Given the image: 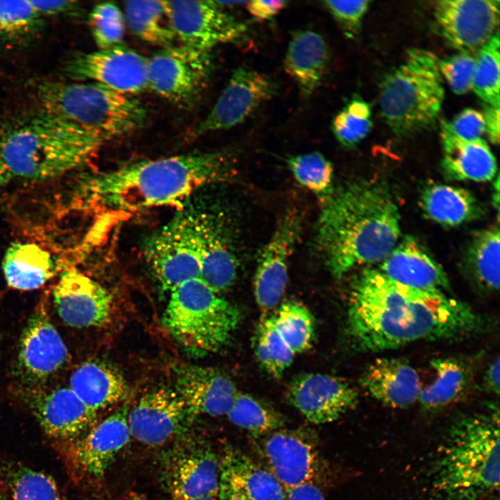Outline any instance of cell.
I'll return each mask as SVG.
<instances>
[{
	"instance_id": "obj_41",
	"label": "cell",
	"mask_w": 500,
	"mask_h": 500,
	"mask_svg": "<svg viewBox=\"0 0 500 500\" xmlns=\"http://www.w3.org/2000/svg\"><path fill=\"white\" fill-rule=\"evenodd\" d=\"M274 316L278 333L294 355L310 349L315 336V323L304 305L294 301H285Z\"/></svg>"
},
{
	"instance_id": "obj_42",
	"label": "cell",
	"mask_w": 500,
	"mask_h": 500,
	"mask_svg": "<svg viewBox=\"0 0 500 500\" xmlns=\"http://www.w3.org/2000/svg\"><path fill=\"white\" fill-rule=\"evenodd\" d=\"M286 162L295 180L323 201L333 192V167L322 153L315 151L292 156Z\"/></svg>"
},
{
	"instance_id": "obj_16",
	"label": "cell",
	"mask_w": 500,
	"mask_h": 500,
	"mask_svg": "<svg viewBox=\"0 0 500 500\" xmlns=\"http://www.w3.org/2000/svg\"><path fill=\"white\" fill-rule=\"evenodd\" d=\"M267 468L285 489L313 483L324 470L315 440L303 430L280 428L265 435L261 446Z\"/></svg>"
},
{
	"instance_id": "obj_51",
	"label": "cell",
	"mask_w": 500,
	"mask_h": 500,
	"mask_svg": "<svg viewBox=\"0 0 500 500\" xmlns=\"http://www.w3.org/2000/svg\"><path fill=\"white\" fill-rule=\"evenodd\" d=\"M287 500H325L319 487L313 483L285 489Z\"/></svg>"
},
{
	"instance_id": "obj_39",
	"label": "cell",
	"mask_w": 500,
	"mask_h": 500,
	"mask_svg": "<svg viewBox=\"0 0 500 500\" xmlns=\"http://www.w3.org/2000/svg\"><path fill=\"white\" fill-rule=\"evenodd\" d=\"M226 416L233 424L257 437L281 428L285 422L283 415L273 407L239 392Z\"/></svg>"
},
{
	"instance_id": "obj_30",
	"label": "cell",
	"mask_w": 500,
	"mask_h": 500,
	"mask_svg": "<svg viewBox=\"0 0 500 500\" xmlns=\"http://www.w3.org/2000/svg\"><path fill=\"white\" fill-rule=\"evenodd\" d=\"M88 407L98 412L122 401L126 380L115 368L101 361H88L72 374L69 387Z\"/></svg>"
},
{
	"instance_id": "obj_14",
	"label": "cell",
	"mask_w": 500,
	"mask_h": 500,
	"mask_svg": "<svg viewBox=\"0 0 500 500\" xmlns=\"http://www.w3.org/2000/svg\"><path fill=\"white\" fill-rule=\"evenodd\" d=\"M148 58L119 45L81 53L68 63L67 73L79 81H90L128 95L148 89Z\"/></svg>"
},
{
	"instance_id": "obj_19",
	"label": "cell",
	"mask_w": 500,
	"mask_h": 500,
	"mask_svg": "<svg viewBox=\"0 0 500 500\" xmlns=\"http://www.w3.org/2000/svg\"><path fill=\"white\" fill-rule=\"evenodd\" d=\"M435 17L446 41L460 52L472 54L494 35L499 24V1H438Z\"/></svg>"
},
{
	"instance_id": "obj_40",
	"label": "cell",
	"mask_w": 500,
	"mask_h": 500,
	"mask_svg": "<svg viewBox=\"0 0 500 500\" xmlns=\"http://www.w3.org/2000/svg\"><path fill=\"white\" fill-rule=\"evenodd\" d=\"M253 349L261 367L274 378L282 376L295 356L278 333L274 314L267 315L258 324Z\"/></svg>"
},
{
	"instance_id": "obj_54",
	"label": "cell",
	"mask_w": 500,
	"mask_h": 500,
	"mask_svg": "<svg viewBox=\"0 0 500 500\" xmlns=\"http://www.w3.org/2000/svg\"><path fill=\"white\" fill-rule=\"evenodd\" d=\"M13 178L0 153V187L8 183Z\"/></svg>"
},
{
	"instance_id": "obj_53",
	"label": "cell",
	"mask_w": 500,
	"mask_h": 500,
	"mask_svg": "<svg viewBox=\"0 0 500 500\" xmlns=\"http://www.w3.org/2000/svg\"><path fill=\"white\" fill-rule=\"evenodd\" d=\"M499 362L497 356L489 362L483 372L481 383L486 392L496 395L499 394Z\"/></svg>"
},
{
	"instance_id": "obj_1",
	"label": "cell",
	"mask_w": 500,
	"mask_h": 500,
	"mask_svg": "<svg viewBox=\"0 0 500 500\" xmlns=\"http://www.w3.org/2000/svg\"><path fill=\"white\" fill-rule=\"evenodd\" d=\"M485 319L441 290L412 288L367 268L353 281L347 331L360 351L379 352L418 341L462 339L481 333Z\"/></svg>"
},
{
	"instance_id": "obj_46",
	"label": "cell",
	"mask_w": 500,
	"mask_h": 500,
	"mask_svg": "<svg viewBox=\"0 0 500 500\" xmlns=\"http://www.w3.org/2000/svg\"><path fill=\"white\" fill-rule=\"evenodd\" d=\"M439 69L451 90L456 94H464L472 89L475 58L460 52L439 60Z\"/></svg>"
},
{
	"instance_id": "obj_34",
	"label": "cell",
	"mask_w": 500,
	"mask_h": 500,
	"mask_svg": "<svg viewBox=\"0 0 500 500\" xmlns=\"http://www.w3.org/2000/svg\"><path fill=\"white\" fill-rule=\"evenodd\" d=\"M434 380L421 389L418 401L429 410L444 408L458 399L466 391L472 372L468 365L456 358H440L431 362Z\"/></svg>"
},
{
	"instance_id": "obj_23",
	"label": "cell",
	"mask_w": 500,
	"mask_h": 500,
	"mask_svg": "<svg viewBox=\"0 0 500 500\" xmlns=\"http://www.w3.org/2000/svg\"><path fill=\"white\" fill-rule=\"evenodd\" d=\"M26 400L44 433L54 443L77 438L97 423V412L69 388L38 391Z\"/></svg>"
},
{
	"instance_id": "obj_29",
	"label": "cell",
	"mask_w": 500,
	"mask_h": 500,
	"mask_svg": "<svg viewBox=\"0 0 500 500\" xmlns=\"http://www.w3.org/2000/svg\"><path fill=\"white\" fill-rule=\"evenodd\" d=\"M442 167L447 176L458 181L492 180L497 165L490 147L481 139L464 140L442 128Z\"/></svg>"
},
{
	"instance_id": "obj_5",
	"label": "cell",
	"mask_w": 500,
	"mask_h": 500,
	"mask_svg": "<svg viewBox=\"0 0 500 500\" xmlns=\"http://www.w3.org/2000/svg\"><path fill=\"white\" fill-rule=\"evenodd\" d=\"M105 142L97 135L42 112L0 136V153L12 175L51 179L87 163Z\"/></svg>"
},
{
	"instance_id": "obj_50",
	"label": "cell",
	"mask_w": 500,
	"mask_h": 500,
	"mask_svg": "<svg viewBox=\"0 0 500 500\" xmlns=\"http://www.w3.org/2000/svg\"><path fill=\"white\" fill-rule=\"evenodd\" d=\"M287 3L288 1L281 0H253L247 1L246 6L249 12L253 17L260 20H267L278 14L287 6Z\"/></svg>"
},
{
	"instance_id": "obj_36",
	"label": "cell",
	"mask_w": 500,
	"mask_h": 500,
	"mask_svg": "<svg viewBox=\"0 0 500 500\" xmlns=\"http://www.w3.org/2000/svg\"><path fill=\"white\" fill-rule=\"evenodd\" d=\"M467 271L475 287L485 294L499 288V231L492 228L478 232L467 251Z\"/></svg>"
},
{
	"instance_id": "obj_55",
	"label": "cell",
	"mask_w": 500,
	"mask_h": 500,
	"mask_svg": "<svg viewBox=\"0 0 500 500\" xmlns=\"http://www.w3.org/2000/svg\"><path fill=\"white\" fill-rule=\"evenodd\" d=\"M190 500H217V497L207 496V497H199V498H196V499H192Z\"/></svg>"
},
{
	"instance_id": "obj_20",
	"label": "cell",
	"mask_w": 500,
	"mask_h": 500,
	"mask_svg": "<svg viewBox=\"0 0 500 500\" xmlns=\"http://www.w3.org/2000/svg\"><path fill=\"white\" fill-rule=\"evenodd\" d=\"M53 299L60 317L72 327L102 326L113 315L114 300L110 292L76 268L61 272Z\"/></svg>"
},
{
	"instance_id": "obj_11",
	"label": "cell",
	"mask_w": 500,
	"mask_h": 500,
	"mask_svg": "<svg viewBox=\"0 0 500 500\" xmlns=\"http://www.w3.org/2000/svg\"><path fill=\"white\" fill-rule=\"evenodd\" d=\"M210 51L183 44L158 51L147 62L148 89L178 108L199 101L212 71Z\"/></svg>"
},
{
	"instance_id": "obj_26",
	"label": "cell",
	"mask_w": 500,
	"mask_h": 500,
	"mask_svg": "<svg viewBox=\"0 0 500 500\" xmlns=\"http://www.w3.org/2000/svg\"><path fill=\"white\" fill-rule=\"evenodd\" d=\"M360 384L372 397L396 408H405L416 402L422 389L417 370L397 358H381L363 372Z\"/></svg>"
},
{
	"instance_id": "obj_56",
	"label": "cell",
	"mask_w": 500,
	"mask_h": 500,
	"mask_svg": "<svg viewBox=\"0 0 500 500\" xmlns=\"http://www.w3.org/2000/svg\"><path fill=\"white\" fill-rule=\"evenodd\" d=\"M0 500H10V499L8 497V496L5 493L4 494L1 493V494H0Z\"/></svg>"
},
{
	"instance_id": "obj_44",
	"label": "cell",
	"mask_w": 500,
	"mask_h": 500,
	"mask_svg": "<svg viewBox=\"0 0 500 500\" xmlns=\"http://www.w3.org/2000/svg\"><path fill=\"white\" fill-rule=\"evenodd\" d=\"M372 125L370 106L359 97H354L335 117L333 134L346 148L358 144L369 133Z\"/></svg>"
},
{
	"instance_id": "obj_47",
	"label": "cell",
	"mask_w": 500,
	"mask_h": 500,
	"mask_svg": "<svg viewBox=\"0 0 500 500\" xmlns=\"http://www.w3.org/2000/svg\"><path fill=\"white\" fill-rule=\"evenodd\" d=\"M369 1H325L324 6L338 22L344 33L354 38L360 31Z\"/></svg>"
},
{
	"instance_id": "obj_7",
	"label": "cell",
	"mask_w": 500,
	"mask_h": 500,
	"mask_svg": "<svg viewBox=\"0 0 500 500\" xmlns=\"http://www.w3.org/2000/svg\"><path fill=\"white\" fill-rule=\"evenodd\" d=\"M439 60L432 52L411 49L383 78L379 105L385 122L397 135L426 129L438 119L444 97Z\"/></svg>"
},
{
	"instance_id": "obj_12",
	"label": "cell",
	"mask_w": 500,
	"mask_h": 500,
	"mask_svg": "<svg viewBox=\"0 0 500 500\" xmlns=\"http://www.w3.org/2000/svg\"><path fill=\"white\" fill-rule=\"evenodd\" d=\"M162 460V478L172 500L217 498L219 457L206 440L182 435Z\"/></svg>"
},
{
	"instance_id": "obj_3",
	"label": "cell",
	"mask_w": 500,
	"mask_h": 500,
	"mask_svg": "<svg viewBox=\"0 0 500 500\" xmlns=\"http://www.w3.org/2000/svg\"><path fill=\"white\" fill-rule=\"evenodd\" d=\"M399 208L388 189L356 181L323 201L315 242L325 266L341 278L360 266L381 262L398 242Z\"/></svg>"
},
{
	"instance_id": "obj_25",
	"label": "cell",
	"mask_w": 500,
	"mask_h": 500,
	"mask_svg": "<svg viewBox=\"0 0 500 500\" xmlns=\"http://www.w3.org/2000/svg\"><path fill=\"white\" fill-rule=\"evenodd\" d=\"M174 377V390L192 417L226 415L238 392L226 374L210 367L181 365Z\"/></svg>"
},
{
	"instance_id": "obj_31",
	"label": "cell",
	"mask_w": 500,
	"mask_h": 500,
	"mask_svg": "<svg viewBox=\"0 0 500 500\" xmlns=\"http://www.w3.org/2000/svg\"><path fill=\"white\" fill-rule=\"evenodd\" d=\"M1 267L7 284L19 290L38 289L58 272L50 252L32 242H12L6 251Z\"/></svg>"
},
{
	"instance_id": "obj_49",
	"label": "cell",
	"mask_w": 500,
	"mask_h": 500,
	"mask_svg": "<svg viewBox=\"0 0 500 500\" xmlns=\"http://www.w3.org/2000/svg\"><path fill=\"white\" fill-rule=\"evenodd\" d=\"M37 12L41 16H53L78 11V3L74 1H30Z\"/></svg>"
},
{
	"instance_id": "obj_27",
	"label": "cell",
	"mask_w": 500,
	"mask_h": 500,
	"mask_svg": "<svg viewBox=\"0 0 500 500\" xmlns=\"http://www.w3.org/2000/svg\"><path fill=\"white\" fill-rule=\"evenodd\" d=\"M379 271L403 285L421 290H448V278L415 240L406 237L381 262Z\"/></svg>"
},
{
	"instance_id": "obj_28",
	"label": "cell",
	"mask_w": 500,
	"mask_h": 500,
	"mask_svg": "<svg viewBox=\"0 0 500 500\" xmlns=\"http://www.w3.org/2000/svg\"><path fill=\"white\" fill-rule=\"evenodd\" d=\"M329 58L328 45L319 33L299 30L292 34L284 58V69L304 98L320 85Z\"/></svg>"
},
{
	"instance_id": "obj_15",
	"label": "cell",
	"mask_w": 500,
	"mask_h": 500,
	"mask_svg": "<svg viewBox=\"0 0 500 500\" xmlns=\"http://www.w3.org/2000/svg\"><path fill=\"white\" fill-rule=\"evenodd\" d=\"M192 416L174 389L156 387L128 412L131 438L149 447L171 443L183 435Z\"/></svg>"
},
{
	"instance_id": "obj_33",
	"label": "cell",
	"mask_w": 500,
	"mask_h": 500,
	"mask_svg": "<svg viewBox=\"0 0 500 500\" xmlns=\"http://www.w3.org/2000/svg\"><path fill=\"white\" fill-rule=\"evenodd\" d=\"M420 205L425 215L444 226H455L476 218L481 206L470 192L461 188L433 184L422 192Z\"/></svg>"
},
{
	"instance_id": "obj_24",
	"label": "cell",
	"mask_w": 500,
	"mask_h": 500,
	"mask_svg": "<svg viewBox=\"0 0 500 500\" xmlns=\"http://www.w3.org/2000/svg\"><path fill=\"white\" fill-rule=\"evenodd\" d=\"M219 500H287L274 475L238 448L226 445L219 456Z\"/></svg>"
},
{
	"instance_id": "obj_32",
	"label": "cell",
	"mask_w": 500,
	"mask_h": 500,
	"mask_svg": "<svg viewBox=\"0 0 500 500\" xmlns=\"http://www.w3.org/2000/svg\"><path fill=\"white\" fill-rule=\"evenodd\" d=\"M238 267L231 242L219 225L207 217L199 278L221 294L233 285Z\"/></svg>"
},
{
	"instance_id": "obj_8",
	"label": "cell",
	"mask_w": 500,
	"mask_h": 500,
	"mask_svg": "<svg viewBox=\"0 0 500 500\" xmlns=\"http://www.w3.org/2000/svg\"><path fill=\"white\" fill-rule=\"evenodd\" d=\"M164 313L171 335L186 350L205 355L232 340L241 319L239 308L200 278L173 288Z\"/></svg>"
},
{
	"instance_id": "obj_43",
	"label": "cell",
	"mask_w": 500,
	"mask_h": 500,
	"mask_svg": "<svg viewBox=\"0 0 500 500\" xmlns=\"http://www.w3.org/2000/svg\"><path fill=\"white\" fill-rule=\"evenodd\" d=\"M472 89L487 105L499 106V31L478 50L475 58Z\"/></svg>"
},
{
	"instance_id": "obj_35",
	"label": "cell",
	"mask_w": 500,
	"mask_h": 500,
	"mask_svg": "<svg viewBox=\"0 0 500 500\" xmlns=\"http://www.w3.org/2000/svg\"><path fill=\"white\" fill-rule=\"evenodd\" d=\"M0 479L10 500H65L49 474L0 458Z\"/></svg>"
},
{
	"instance_id": "obj_52",
	"label": "cell",
	"mask_w": 500,
	"mask_h": 500,
	"mask_svg": "<svg viewBox=\"0 0 500 500\" xmlns=\"http://www.w3.org/2000/svg\"><path fill=\"white\" fill-rule=\"evenodd\" d=\"M485 121V133L490 141L499 144V106L485 105L483 112Z\"/></svg>"
},
{
	"instance_id": "obj_13",
	"label": "cell",
	"mask_w": 500,
	"mask_h": 500,
	"mask_svg": "<svg viewBox=\"0 0 500 500\" xmlns=\"http://www.w3.org/2000/svg\"><path fill=\"white\" fill-rule=\"evenodd\" d=\"M167 12L176 38L182 44L211 51L215 47L233 42L246 31L215 1H166Z\"/></svg>"
},
{
	"instance_id": "obj_38",
	"label": "cell",
	"mask_w": 500,
	"mask_h": 500,
	"mask_svg": "<svg viewBox=\"0 0 500 500\" xmlns=\"http://www.w3.org/2000/svg\"><path fill=\"white\" fill-rule=\"evenodd\" d=\"M44 19L28 1H0V45L18 46L34 39Z\"/></svg>"
},
{
	"instance_id": "obj_2",
	"label": "cell",
	"mask_w": 500,
	"mask_h": 500,
	"mask_svg": "<svg viewBox=\"0 0 500 500\" xmlns=\"http://www.w3.org/2000/svg\"><path fill=\"white\" fill-rule=\"evenodd\" d=\"M236 174L228 151L144 160L85 176L74 197L82 208L129 213L178 204L197 190Z\"/></svg>"
},
{
	"instance_id": "obj_10",
	"label": "cell",
	"mask_w": 500,
	"mask_h": 500,
	"mask_svg": "<svg viewBox=\"0 0 500 500\" xmlns=\"http://www.w3.org/2000/svg\"><path fill=\"white\" fill-rule=\"evenodd\" d=\"M128 409L110 414L74 440L54 443L72 482L90 490L99 485L131 438Z\"/></svg>"
},
{
	"instance_id": "obj_4",
	"label": "cell",
	"mask_w": 500,
	"mask_h": 500,
	"mask_svg": "<svg viewBox=\"0 0 500 500\" xmlns=\"http://www.w3.org/2000/svg\"><path fill=\"white\" fill-rule=\"evenodd\" d=\"M438 500H478L499 485V411L458 417L450 426L431 469Z\"/></svg>"
},
{
	"instance_id": "obj_45",
	"label": "cell",
	"mask_w": 500,
	"mask_h": 500,
	"mask_svg": "<svg viewBox=\"0 0 500 500\" xmlns=\"http://www.w3.org/2000/svg\"><path fill=\"white\" fill-rule=\"evenodd\" d=\"M93 39L99 49L122 45L125 17L120 8L111 2L96 5L89 15Z\"/></svg>"
},
{
	"instance_id": "obj_6",
	"label": "cell",
	"mask_w": 500,
	"mask_h": 500,
	"mask_svg": "<svg viewBox=\"0 0 500 500\" xmlns=\"http://www.w3.org/2000/svg\"><path fill=\"white\" fill-rule=\"evenodd\" d=\"M43 112L74 124L105 142L144 126L147 112L137 99L93 82L44 83Z\"/></svg>"
},
{
	"instance_id": "obj_37",
	"label": "cell",
	"mask_w": 500,
	"mask_h": 500,
	"mask_svg": "<svg viewBox=\"0 0 500 500\" xmlns=\"http://www.w3.org/2000/svg\"><path fill=\"white\" fill-rule=\"evenodd\" d=\"M124 7L125 21L137 37L164 48L172 46L176 36L167 15L166 1H128Z\"/></svg>"
},
{
	"instance_id": "obj_17",
	"label": "cell",
	"mask_w": 500,
	"mask_h": 500,
	"mask_svg": "<svg viewBox=\"0 0 500 500\" xmlns=\"http://www.w3.org/2000/svg\"><path fill=\"white\" fill-rule=\"evenodd\" d=\"M302 228V217L294 209L278 222L258 258L253 278L256 301L268 312L279 303L288 279V263Z\"/></svg>"
},
{
	"instance_id": "obj_22",
	"label": "cell",
	"mask_w": 500,
	"mask_h": 500,
	"mask_svg": "<svg viewBox=\"0 0 500 500\" xmlns=\"http://www.w3.org/2000/svg\"><path fill=\"white\" fill-rule=\"evenodd\" d=\"M69 356L61 336L45 308H39L29 319L20 340L18 372L29 384L41 383L58 372Z\"/></svg>"
},
{
	"instance_id": "obj_18",
	"label": "cell",
	"mask_w": 500,
	"mask_h": 500,
	"mask_svg": "<svg viewBox=\"0 0 500 500\" xmlns=\"http://www.w3.org/2000/svg\"><path fill=\"white\" fill-rule=\"evenodd\" d=\"M275 83L265 74L238 67L206 117L192 131L194 137L228 129L244 122L276 94Z\"/></svg>"
},
{
	"instance_id": "obj_48",
	"label": "cell",
	"mask_w": 500,
	"mask_h": 500,
	"mask_svg": "<svg viewBox=\"0 0 500 500\" xmlns=\"http://www.w3.org/2000/svg\"><path fill=\"white\" fill-rule=\"evenodd\" d=\"M442 128L464 140L481 139L485 133L483 115L475 109L465 108L451 122H443Z\"/></svg>"
},
{
	"instance_id": "obj_9",
	"label": "cell",
	"mask_w": 500,
	"mask_h": 500,
	"mask_svg": "<svg viewBox=\"0 0 500 500\" xmlns=\"http://www.w3.org/2000/svg\"><path fill=\"white\" fill-rule=\"evenodd\" d=\"M206 219L195 210H180L146 239L145 260L163 289L199 278Z\"/></svg>"
},
{
	"instance_id": "obj_21",
	"label": "cell",
	"mask_w": 500,
	"mask_h": 500,
	"mask_svg": "<svg viewBox=\"0 0 500 500\" xmlns=\"http://www.w3.org/2000/svg\"><path fill=\"white\" fill-rule=\"evenodd\" d=\"M289 403L315 424L333 422L357 403L356 390L344 379L323 373H307L294 378L286 392Z\"/></svg>"
}]
</instances>
